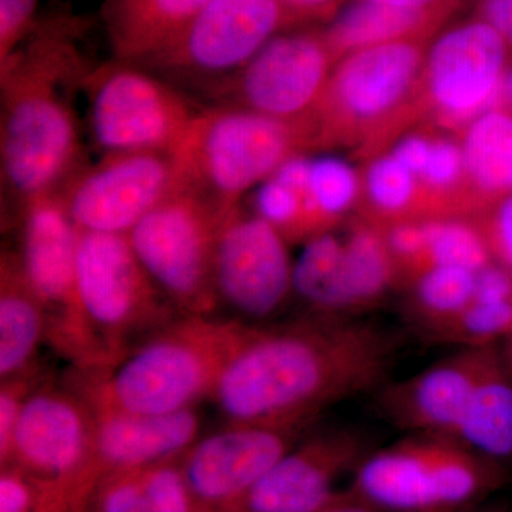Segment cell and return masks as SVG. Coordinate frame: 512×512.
Listing matches in <instances>:
<instances>
[{"label": "cell", "mask_w": 512, "mask_h": 512, "mask_svg": "<svg viewBox=\"0 0 512 512\" xmlns=\"http://www.w3.org/2000/svg\"><path fill=\"white\" fill-rule=\"evenodd\" d=\"M342 259L343 239L325 232L306 241L298 261L293 262V293L322 316L342 312Z\"/></svg>", "instance_id": "4316f807"}, {"label": "cell", "mask_w": 512, "mask_h": 512, "mask_svg": "<svg viewBox=\"0 0 512 512\" xmlns=\"http://www.w3.org/2000/svg\"><path fill=\"white\" fill-rule=\"evenodd\" d=\"M480 16L507 42H512V0H481Z\"/></svg>", "instance_id": "60d3db41"}, {"label": "cell", "mask_w": 512, "mask_h": 512, "mask_svg": "<svg viewBox=\"0 0 512 512\" xmlns=\"http://www.w3.org/2000/svg\"><path fill=\"white\" fill-rule=\"evenodd\" d=\"M370 2L382 3V5L399 9L430 10L440 0H370Z\"/></svg>", "instance_id": "ee69618b"}, {"label": "cell", "mask_w": 512, "mask_h": 512, "mask_svg": "<svg viewBox=\"0 0 512 512\" xmlns=\"http://www.w3.org/2000/svg\"><path fill=\"white\" fill-rule=\"evenodd\" d=\"M362 433L336 429L286 453L248 491L251 512H318L328 507L333 471L359 453Z\"/></svg>", "instance_id": "d6986e66"}, {"label": "cell", "mask_w": 512, "mask_h": 512, "mask_svg": "<svg viewBox=\"0 0 512 512\" xmlns=\"http://www.w3.org/2000/svg\"><path fill=\"white\" fill-rule=\"evenodd\" d=\"M431 143L433 140H430L429 137L410 134L394 146L390 156L399 161L417 178H421L426 171L427 163H429Z\"/></svg>", "instance_id": "f35d334b"}, {"label": "cell", "mask_w": 512, "mask_h": 512, "mask_svg": "<svg viewBox=\"0 0 512 512\" xmlns=\"http://www.w3.org/2000/svg\"><path fill=\"white\" fill-rule=\"evenodd\" d=\"M93 416L92 456L111 467L131 470L163 463L190 450L200 436L195 409L171 414L93 412Z\"/></svg>", "instance_id": "ffe728a7"}, {"label": "cell", "mask_w": 512, "mask_h": 512, "mask_svg": "<svg viewBox=\"0 0 512 512\" xmlns=\"http://www.w3.org/2000/svg\"><path fill=\"white\" fill-rule=\"evenodd\" d=\"M464 174H466V164H464L463 147L448 138L433 140L429 163L420 180L434 190L444 191L458 184Z\"/></svg>", "instance_id": "8d00e7d4"}, {"label": "cell", "mask_w": 512, "mask_h": 512, "mask_svg": "<svg viewBox=\"0 0 512 512\" xmlns=\"http://www.w3.org/2000/svg\"><path fill=\"white\" fill-rule=\"evenodd\" d=\"M359 187V177L348 161L338 157L312 160L309 188L326 232L355 204Z\"/></svg>", "instance_id": "f546056e"}, {"label": "cell", "mask_w": 512, "mask_h": 512, "mask_svg": "<svg viewBox=\"0 0 512 512\" xmlns=\"http://www.w3.org/2000/svg\"><path fill=\"white\" fill-rule=\"evenodd\" d=\"M296 20L326 18L332 15L339 0H279Z\"/></svg>", "instance_id": "7bdbcfd3"}, {"label": "cell", "mask_w": 512, "mask_h": 512, "mask_svg": "<svg viewBox=\"0 0 512 512\" xmlns=\"http://www.w3.org/2000/svg\"><path fill=\"white\" fill-rule=\"evenodd\" d=\"M47 342L42 303L30 288L18 255L3 251L0 259V379L35 372L40 345Z\"/></svg>", "instance_id": "7402d4cb"}, {"label": "cell", "mask_w": 512, "mask_h": 512, "mask_svg": "<svg viewBox=\"0 0 512 512\" xmlns=\"http://www.w3.org/2000/svg\"><path fill=\"white\" fill-rule=\"evenodd\" d=\"M84 93L93 140L104 154L175 153L201 110L146 67L119 60L94 66Z\"/></svg>", "instance_id": "ba28073f"}, {"label": "cell", "mask_w": 512, "mask_h": 512, "mask_svg": "<svg viewBox=\"0 0 512 512\" xmlns=\"http://www.w3.org/2000/svg\"><path fill=\"white\" fill-rule=\"evenodd\" d=\"M180 188L175 153L127 151L84 165L60 194L80 231L127 235Z\"/></svg>", "instance_id": "8fae6325"}, {"label": "cell", "mask_w": 512, "mask_h": 512, "mask_svg": "<svg viewBox=\"0 0 512 512\" xmlns=\"http://www.w3.org/2000/svg\"><path fill=\"white\" fill-rule=\"evenodd\" d=\"M454 439L487 456L512 454V384L501 365L474 390L458 421Z\"/></svg>", "instance_id": "d4e9b609"}, {"label": "cell", "mask_w": 512, "mask_h": 512, "mask_svg": "<svg viewBox=\"0 0 512 512\" xmlns=\"http://www.w3.org/2000/svg\"><path fill=\"white\" fill-rule=\"evenodd\" d=\"M429 19L430 10L399 9L370 0H353L336 13L322 36L336 60L367 47L410 39Z\"/></svg>", "instance_id": "603a6c76"}, {"label": "cell", "mask_w": 512, "mask_h": 512, "mask_svg": "<svg viewBox=\"0 0 512 512\" xmlns=\"http://www.w3.org/2000/svg\"><path fill=\"white\" fill-rule=\"evenodd\" d=\"M94 416L79 393L36 387L23 403L10 457L40 473L62 476L93 454Z\"/></svg>", "instance_id": "ac0fdd59"}, {"label": "cell", "mask_w": 512, "mask_h": 512, "mask_svg": "<svg viewBox=\"0 0 512 512\" xmlns=\"http://www.w3.org/2000/svg\"><path fill=\"white\" fill-rule=\"evenodd\" d=\"M39 0H0V64L6 62L36 28Z\"/></svg>", "instance_id": "e575fe53"}, {"label": "cell", "mask_w": 512, "mask_h": 512, "mask_svg": "<svg viewBox=\"0 0 512 512\" xmlns=\"http://www.w3.org/2000/svg\"><path fill=\"white\" fill-rule=\"evenodd\" d=\"M318 512H372L367 510V508L362 507V505L357 504H346V505H336V507H325L323 510Z\"/></svg>", "instance_id": "f6af8a7d"}, {"label": "cell", "mask_w": 512, "mask_h": 512, "mask_svg": "<svg viewBox=\"0 0 512 512\" xmlns=\"http://www.w3.org/2000/svg\"><path fill=\"white\" fill-rule=\"evenodd\" d=\"M507 40L484 20L464 23L431 45L423 79L434 109L454 124L471 123L504 97Z\"/></svg>", "instance_id": "9a60e30c"}, {"label": "cell", "mask_w": 512, "mask_h": 512, "mask_svg": "<svg viewBox=\"0 0 512 512\" xmlns=\"http://www.w3.org/2000/svg\"><path fill=\"white\" fill-rule=\"evenodd\" d=\"M293 20L279 0H212L143 67L204 90L239 72Z\"/></svg>", "instance_id": "9c48e42d"}, {"label": "cell", "mask_w": 512, "mask_h": 512, "mask_svg": "<svg viewBox=\"0 0 512 512\" xmlns=\"http://www.w3.org/2000/svg\"><path fill=\"white\" fill-rule=\"evenodd\" d=\"M500 366L494 350L466 348L419 375L390 384L380 410L402 429L454 439L458 421L478 384Z\"/></svg>", "instance_id": "2e32d148"}, {"label": "cell", "mask_w": 512, "mask_h": 512, "mask_svg": "<svg viewBox=\"0 0 512 512\" xmlns=\"http://www.w3.org/2000/svg\"><path fill=\"white\" fill-rule=\"evenodd\" d=\"M481 232L490 252L512 271V194L500 202L490 225Z\"/></svg>", "instance_id": "74e56055"}, {"label": "cell", "mask_w": 512, "mask_h": 512, "mask_svg": "<svg viewBox=\"0 0 512 512\" xmlns=\"http://www.w3.org/2000/svg\"><path fill=\"white\" fill-rule=\"evenodd\" d=\"M397 266L387 248L383 231L360 224L343 239L340 298L342 312L370 306L394 282Z\"/></svg>", "instance_id": "cb8c5ba5"}, {"label": "cell", "mask_w": 512, "mask_h": 512, "mask_svg": "<svg viewBox=\"0 0 512 512\" xmlns=\"http://www.w3.org/2000/svg\"><path fill=\"white\" fill-rule=\"evenodd\" d=\"M335 57L322 33H279L239 72L202 92L221 106L274 119L309 121L332 73Z\"/></svg>", "instance_id": "30bf717a"}, {"label": "cell", "mask_w": 512, "mask_h": 512, "mask_svg": "<svg viewBox=\"0 0 512 512\" xmlns=\"http://www.w3.org/2000/svg\"><path fill=\"white\" fill-rule=\"evenodd\" d=\"M512 333V299L471 301L456 318L429 333L434 339L463 343L467 348H484L488 343Z\"/></svg>", "instance_id": "1f68e13d"}, {"label": "cell", "mask_w": 512, "mask_h": 512, "mask_svg": "<svg viewBox=\"0 0 512 512\" xmlns=\"http://www.w3.org/2000/svg\"><path fill=\"white\" fill-rule=\"evenodd\" d=\"M212 274L218 308L231 309L245 323L275 315L293 293L288 241L241 204L218 229Z\"/></svg>", "instance_id": "4fadbf2b"}, {"label": "cell", "mask_w": 512, "mask_h": 512, "mask_svg": "<svg viewBox=\"0 0 512 512\" xmlns=\"http://www.w3.org/2000/svg\"><path fill=\"white\" fill-rule=\"evenodd\" d=\"M80 22L37 23L0 64V175L6 220L23 205L62 191L86 165L74 96L94 66L77 46Z\"/></svg>", "instance_id": "7a4b0ae2"}, {"label": "cell", "mask_w": 512, "mask_h": 512, "mask_svg": "<svg viewBox=\"0 0 512 512\" xmlns=\"http://www.w3.org/2000/svg\"><path fill=\"white\" fill-rule=\"evenodd\" d=\"M103 512H146L143 483L126 481L110 488L104 495Z\"/></svg>", "instance_id": "ab89813d"}, {"label": "cell", "mask_w": 512, "mask_h": 512, "mask_svg": "<svg viewBox=\"0 0 512 512\" xmlns=\"http://www.w3.org/2000/svg\"><path fill=\"white\" fill-rule=\"evenodd\" d=\"M248 323L180 316L116 365L79 372L74 392L93 412L171 414L211 399L225 363Z\"/></svg>", "instance_id": "3957f363"}, {"label": "cell", "mask_w": 512, "mask_h": 512, "mask_svg": "<svg viewBox=\"0 0 512 512\" xmlns=\"http://www.w3.org/2000/svg\"><path fill=\"white\" fill-rule=\"evenodd\" d=\"M413 281V320L424 332L431 333L470 305L477 272L460 266H433Z\"/></svg>", "instance_id": "83f0119b"}, {"label": "cell", "mask_w": 512, "mask_h": 512, "mask_svg": "<svg viewBox=\"0 0 512 512\" xmlns=\"http://www.w3.org/2000/svg\"><path fill=\"white\" fill-rule=\"evenodd\" d=\"M212 0H104L100 19L114 60L146 66Z\"/></svg>", "instance_id": "44dd1931"}, {"label": "cell", "mask_w": 512, "mask_h": 512, "mask_svg": "<svg viewBox=\"0 0 512 512\" xmlns=\"http://www.w3.org/2000/svg\"><path fill=\"white\" fill-rule=\"evenodd\" d=\"M400 339L372 323L322 316L247 325L211 399L227 423L301 430L326 407L382 382Z\"/></svg>", "instance_id": "6da1fadb"}, {"label": "cell", "mask_w": 512, "mask_h": 512, "mask_svg": "<svg viewBox=\"0 0 512 512\" xmlns=\"http://www.w3.org/2000/svg\"><path fill=\"white\" fill-rule=\"evenodd\" d=\"M406 441L363 463L357 476L367 500L399 511L463 503L480 485L476 463L443 441Z\"/></svg>", "instance_id": "5bb4252c"}, {"label": "cell", "mask_w": 512, "mask_h": 512, "mask_svg": "<svg viewBox=\"0 0 512 512\" xmlns=\"http://www.w3.org/2000/svg\"><path fill=\"white\" fill-rule=\"evenodd\" d=\"M313 143L312 120H279L215 104L200 110L175 151L181 188L200 195L227 217L241 204L245 192L259 187Z\"/></svg>", "instance_id": "277c9868"}, {"label": "cell", "mask_w": 512, "mask_h": 512, "mask_svg": "<svg viewBox=\"0 0 512 512\" xmlns=\"http://www.w3.org/2000/svg\"><path fill=\"white\" fill-rule=\"evenodd\" d=\"M77 293L106 369L183 316L151 281L127 235L80 231Z\"/></svg>", "instance_id": "5b68a950"}, {"label": "cell", "mask_w": 512, "mask_h": 512, "mask_svg": "<svg viewBox=\"0 0 512 512\" xmlns=\"http://www.w3.org/2000/svg\"><path fill=\"white\" fill-rule=\"evenodd\" d=\"M220 212L180 188L127 234L151 281L183 316H214V252Z\"/></svg>", "instance_id": "52a82bcc"}, {"label": "cell", "mask_w": 512, "mask_h": 512, "mask_svg": "<svg viewBox=\"0 0 512 512\" xmlns=\"http://www.w3.org/2000/svg\"><path fill=\"white\" fill-rule=\"evenodd\" d=\"M426 224L427 251L421 272L433 266H460L478 272L490 265L491 252L481 229L458 220H430Z\"/></svg>", "instance_id": "f1b7e54d"}, {"label": "cell", "mask_w": 512, "mask_h": 512, "mask_svg": "<svg viewBox=\"0 0 512 512\" xmlns=\"http://www.w3.org/2000/svg\"><path fill=\"white\" fill-rule=\"evenodd\" d=\"M15 224L20 232L16 255L45 311L47 342L79 372L103 370V356L84 322L77 293L80 229L60 191L26 202Z\"/></svg>", "instance_id": "8992f818"}, {"label": "cell", "mask_w": 512, "mask_h": 512, "mask_svg": "<svg viewBox=\"0 0 512 512\" xmlns=\"http://www.w3.org/2000/svg\"><path fill=\"white\" fill-rule=\"evenodd\" d=\"M254 212L288 242L312 239L302 195L275 177L259 185L254 197Z\"/></svg>", "instance_id": "d6a6232c"}, {"label": "cell", "mask_w": 512, "mask_h": 512, "mask_svg": "<svg viewBox=\"0 0 512 512\" xmlns=\"http://www.w3.org/2000/svg\"><path fill=\"white\" fill-rule=\"evenodd\" d=\"M504 97H505V99L510 101V104L512 106V67L510 70H508L507 73H505Z\"/></svg>", "instance_id": "bcb514c9"}, {"label": "cell", "mask_w": 512, "mask_h": 512, "mask_svg": "<svg viewBox=\"0 0 512 512\" xmlns=\"http://www.w3.org/2000/svg\"><path fill=\"white\" fill-rule=\"evenodd\" d=\"M466 175L478 190H512V116L485 111L468 124L463 144Z\"/></svg>", "instance_id": "484cf974"}, {"label": "cell", "mask_w": 512, "mask_h": 512, "mask_svg": "<svg viewBox=\"0 0 512 512\" xmlns=\"http://www.w3.org/2000/svg\"><path fill=\"white\" fill-rule=\"evenodd\" d=\"M301 430L227 423L195 441L184 476L192 493L205 501H224L248 491L288 453Z\"/></svg>", "instance_id": "e0dca14e"}, {"label": "cell", "mask_w": 512, "mask_h": 512, "mask_svg": "<svg viewBox=\"0 0 512 512\" xmlns=\"http://www.w3.org/2000/svg\"><path fill=\"white\" fill-rule=\"evenodd\" d=\"M36 377V372H33L30 375L2 382V389H0V456L2 460H8L10 457L13 434H15L23 403L39 386Z\"/></svg>", "instance_id": "d590c367"}, {"label": "cell", "mask_w": 512, "mask_h": 512, "mask_svg": "<svg viewBox=\"0 0 512 512\" xmlns=\"http://www.w3.org/2000/svg\"><path fill=\"white\" fill-rule=\"evenodd\" d=\"M423 46L414 37L357 50L339 59L312 116L316 141L372 126L406 103L423 77Z\"/></svg>", "instance_id": "7c38bea8"}, {"label": "cell", "mask_w": 512, "mask_h": 512, "mask_svg": "<svg viewBox=\"0 0 512 512\" xmlns=\"http://www.w3.org/2000/svg\"><path fill=\"white\" fill-rule=\"evenodd\" d=\"M29 491L18 478L3 476L0 480V512H26L29 507Z\"/></svg>", "instance_id": "b9f144b4"}, {"label": "cell", "mask_w": 512, "mask_h": 512, "mask_svg": "<svg viewBox=\"0 0 512 512\" xmlns=\"http://www.w3.org/2000/svg\"><path fill=\"white\" fill-rule=\"evenodd\" d=\"M185 476L174 467L154 468L143 480L146 512H190Z\"/></svg>", "instance_id": "836d02e7"}, {"label": "cell", "mask_w": 512, "mask_h": 512, "mask_svg": "<svg viewBox=\"0 0 512 512\" xmlns=\"http://www.w3.org/2000/svg\"><path fill=\"white\" fill-rule=\"evenodd\" d=\"M416 175L392 156L376 158L367 168L366 192L370 205L392 224L407 221V212L417 200Z\"/></svg>", "instance_id": "4dcf8cb0"}]
</instances>
